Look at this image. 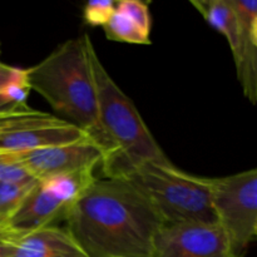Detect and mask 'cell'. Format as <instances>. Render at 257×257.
<instances>
[{"label":"cell","mask_w":257,"mask_h":257,"mask_svg":"<svg viewBox=\"0 0 257 257\" xmlns=\"http://www.w3.org/2000/svg\"><path fill=\"white\" fill-rule=\"evenodd\" d=\"M65 230L88 257H151L163 222L152 203L123 178H97L70 206Z\"/></svg>","instance_id":"1"},{"label":"cell","mask_w":257,"mask_h":257,"mask_svg":"<svg viewBox=\"0 0 257 257\" xmlns=\"http://www.w3.org/2000/svg\"><path fill=\"white\" fill-rule=\"evenodd\" d=\"M90 43L88 34L65 40L25 73L30 89L39 93L63 120L84 131L104 153L89 60Z\"/></svg>","instance_id":"2"},{"label":"cell","mask_w":257,"mask_h":257,"mask_svg":"<svg viewBox=\"0 0 257 257\" xmlns=\"http://www.w3.org/2000/svg\"><path fill=\"white\" fill-rule=\"evenodd\" d=\"M89 60L97 93L98 123L105 143L100 165L103 176L118 178L124 171L147 161L171 162L131 98L100 62L93 43Z\"/></svg>","instance_id":"3"},{"label":"cell","mask_w":257,"mask_h":257,"mask_svg":"<svg viewBox=\"0 0 257 257\" xmlns=\"http://www.w3.org/2000/svg\"><path fill=\"white\" fill-rule=\"evenodd\" d=\"M127 180L150 200L163 225L216 223L211 203V178L192 175L172 162L147 161L130 167Z\"/></svg>","instance_id":"4"},{"label":"cell","mask_w":257,"mask_h":257,"mask_svg":"<svg viewBox=\"0 0 257 257\" xmlns=\"http://www.w3.org/2000/svg\"><path fill=\"white\" fill-rule=\"evenodd\" d=\"M211 203L216 223L240 257L257 237V170L211 178Z\"/></svg>","instance_id":"5"},{"label":"cell","mask_w":257,"mask_h":257,"mask_svg":"<svg viewBox=\"0 0 257 257\" xmlns=\"http://www.w3.org/2000/svg\"><path fill=\"white\" fill-rule=\"evenodd\" d=\"M151 257H240L217 223L163 226Z\"/></svg>","instance_id":"6"},{"label":"cell","mask_w":257,"mask_h":257,"mask_svg":"<svg viewBox=\"0 0 257 257\" xmlns=\"http://www.w3.org/2000/svg\"><path fill=\"white\" fill-rule=\"evenodd\" d=\"M18 155L20 162L35 180L97 168L102 165L104 157L102 148L90 137L68 145L40 148Z\"/></svg>","instance_id":"7"},{"label":"cell","mask_w":257,"mask_h":257,"mask_svg":"<svg viewBox=\"0 0 257 257\" xmlns=\"http://www.w3.org/2000/svg\"><path fill=\"white\" fill-rule=\"evenodd\" d=\"M240 23V40L232 53L237 79L243 95L255 104L257 100V3L231 0Z\"/></svg>","instance_id":"8"},{"label":"cell","mask_w":257,"mask_h":257,"mask_svg":"<svg viewBox=\"0 0 257 257\" xmlns=\"http://www.w3.org/2000/svg\"><path fill=\"white\" fill-rule=\"evenodd\" d=\"M68 203L63 201L44 181L37 180L23 202L10 217L8 227L25 235L39 228L53 226L57 220L63 218Z\"/></svg>","instance_id":"9"},{"label":"cell","mask_w":257,"mask_h":257,"mask_svg":"<svg viewBox=\"0 0 257 257\" xmlns=\"http://www.w3.org/2000/svg\"><path fill=\"white\" fill-rule=\"evenodd\" d=\"M89 137L77 125L60 119L49 124L19 128L0 135V153H23L68 145Z\"/></svg>","instance_id":"10"},{"label":"cell","mask_w":257,"mask_h":257,"mask_svg":"<svg viewBox=\"0 0 257 257\" xmlns=\"http://www.w3.org/2000/svg\"><path fill=\"white\" fill-rule=\"evenodd\" d=\"M10 257H88L65 228L55 225L20 236Z\"/></svg>","instance_id":"11"},{"label":"cell","mask_w":257,"mask_h":257,"mask_svg":"<svg viewBox=\"0 0 257 257\" xmlns=\"http://www.w3.org/2000/svg\"><path fill=\"white\" fill-rule=\"evenodd\" d=\"M191 5L213 29L226 38L231 52H235L240 40V23L231 0H192Z\"/></svg>","instance_id":"12"},{"label":"cell","mask_w":257,"mask_h":257,"mask_svg":"<svg viewBox=\"0 0 257 257\" xmlns=\"http://www.w3.org/2000/svg\"><path fill=\"white\" fill-rule=\"evenodd\" d=\"M104 35L108 40L127 44H151V34L141 29L140 25L125 13L115 7L110 19L103 25Z\"/></svg>","instance_id":"13"},{"label":"cell","mask_w":257,"mask_h":257,"mask_svg":"<svg viewBox=\"0 0 257 257\" xmlns=\"http://www.w3.org/2000/svg\"><path fill=\"white\" fill-rule=\"evenodd\" d=\"M60 119L62 118L54 117L42 110H37L29 105L14 107L0 112V135L9 131L19 130V128L49 124Z\"/></svg>","instance_id":"14"},{"label":"cell","mask_w":257,"mask_h":257,"mask_svg":"<svg viewBox=\"0 0 257 257\" xmlns=\"http://www.w3.org/2000/svg\"><path fill=\"white\" fill-rule=\"evenodd\" d=\"M37 180L27 182H0V227H8L10 217L29 193Z\"/></svg>","instance_id":"15"},{"label":"cell","mask_w":257,"mask_h":257,"mask_svg":"<svg viewBox=\"0 0 257 257\" xmlns=\"http://www.w3.org/2000/svg\"><path fill=\"white\" fill-rule=\"evenodd\" d=\"M35 180L19 160L18 153H0V182H27Z\"/></svg>","instance_id":"16"},{"label":"cell","mask_w":257,"mask_h":257,"mask_svg":"<svg viewBox=\"0 0 257 257\" xmlns=\"http://www.w3.org/2000/svg\"><path fill=\"white\" fill-rule=\"evenodd\" d=\"M114 0H90L83 8V20L90 27H103L114 13Z\"/></svg>","instance_id":"17"},{"label":"cell","mask_w":257,"mask_h":257,"mask_svg":"<svg viewBox=\"0 0 257 257\" xmlns=\"http://www.w3.org/2000/svg\"><path fill=\"white\" fill-rule=\"evenodd\" d=\"M117 8L123 13L132 18L136 23L145 30L147 34H151L152 29V17H151L150 7L147 3L141 0H119L117 2Z\"/></svg>","instance_id":"18"},{"label":"cell","mask_w":257,"mask_h":257,"mask_svg":"<svg viewBox=\"0 0 257 257\" xmlns=\"http://www.w3.org/2000/svg\"><path fill=\"white\" fill-rule=\"evenodd\" d=\"M30 87L27 82V73L25 69L23 70L22 74L10 83L0 94L4 95L12 104L14 105H28V98H29Z\"/></svg>","instance_id":"19"},{"label":"cell","mask_w":257,"mask_h":257,"mask_svg":"<svg viewBox=\"0 0 257 257\" xmlns=\"http://www.w3.org/2000/svg\"><path fill=\"white\" fill-rule=\"evenodd\" d=\"M23 68L12 67L0 62V93L23 73Z\"/></svg>","instance_id":"20"},{"label":"cell","mask_w":257,"mask_h":257,"mask_svg":"<svg viewBox=\"0 0 257 257\" xmlns=\"http://www.w3.org/2000/svg\"><path fill=\"white\" fill-rule=\"evenodd\" d=\"M23 236L22 233L17 232V231L12 230L9 227H0V243L3 242H12V241L18 240V238Z\"/></svg>","instance_id":"21"},{"label":"cell","mask_w":257,"mask_h":257,"mask_svg":"<svg viewBox=\"0 0 257 257\" xmlns=\"http://www.w3.org/2000/svg\"><path fill=\"white\" fill-rule=\"evenodd\" d=\"M15 241H12V242L0 243V257H10V255H12V252H13V248H14Z\"/></svg>","instance_id":"22"},{"label":"cell","mask_w":257,"mask_h":257,"mask_svg":"<svg viewBox=\"0 0 257 257\" xmlns=\"http://www.w3.org/2000/svg\"><path fill=\"white\" fill-rule=\"evenodd\" d=\"M14 107H22V105H14L4 97V95L0 94V112H4V110L10 109V108H14Z\"/></svg>","instance_id":"23"}]
</instances>
